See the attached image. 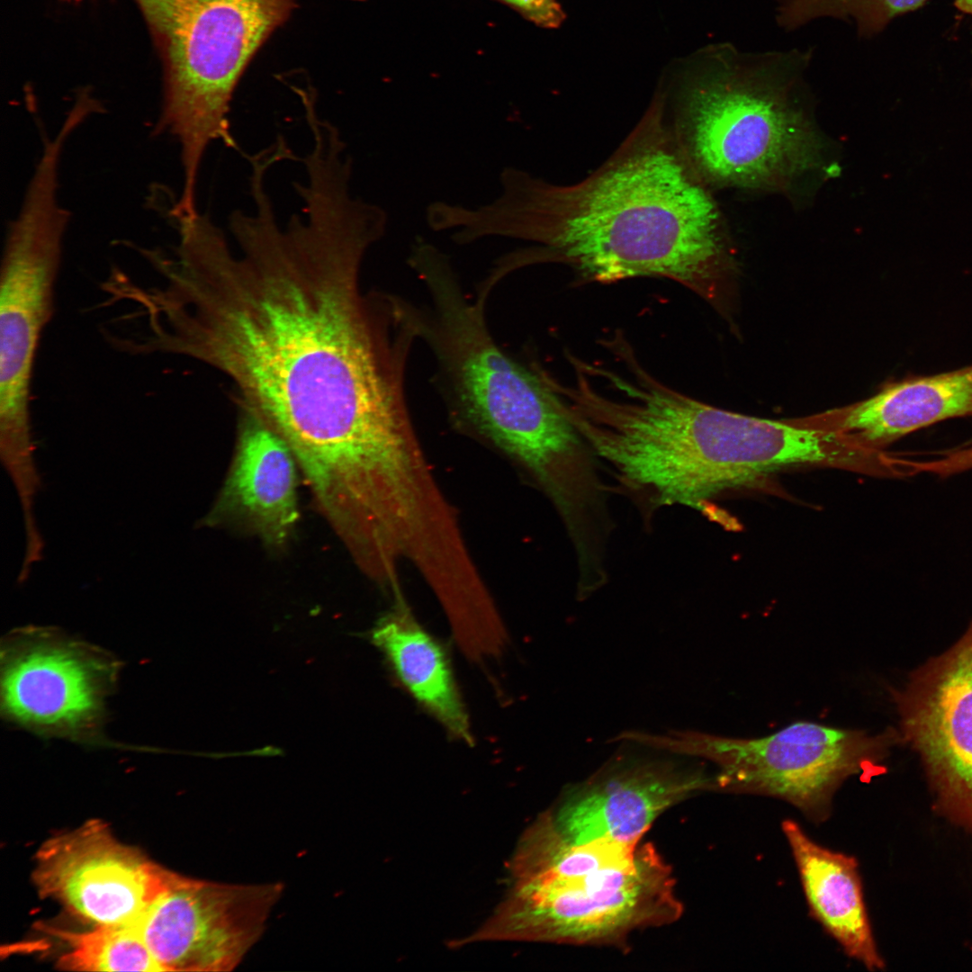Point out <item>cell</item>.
Wrapping results in <instances>:
<instances>
[{
    "label": "cell",
    "instance_id": "1",
    "mask_svg": "<svg viewBox=\"0 0 972 972\" xmlns=\"http://www.w3.org/2000/svg\"><path fill=\"white\" fill-rule=\"evenodd\" d=\"M254 208L229 218L238 253L216 225L180 245L148 305V350L229 377L243 410L287 444L317 506L366 504L419 454L405 395L417 307L361 288L385 233L363 203L313 194L284 228L270 197Z\"/></svg>",
    "mask_w": 972,
    "mask_h": 972
},
{
    "label": "cell",
    "instance_id": "12",
    "mask_svg": "<svg viewBox=\"0 0 972 972\" xmlns=\"http://www.w3.org/2000/svg\"><path fill=\"white\" fill-rule=\"evenodd\" d=\"M283 885H230L176 874L137 921L164 971H230L259 939Z\"/></svg>",
    "mask_w": 972,
    "mask_h": 972
},
{
    "label": "cell",
    "instance_id": "4",
    "mask_svg": "<svg viewBox=\"0 0 972 972\" xmlns=\"http://www.w3.org/2000/svg\"><path fill=\"white\" fill-rule=\"evenodd\" d=\"M509 870L513 882L505 900L457 944L620 943L637 929L676 921L682 912L670 868L650 843H575L542 820L521 838Z\"/></svg>",
    "mask_w": 972,
    "mask_h": 972
},
{
    "label": "cell",
    "instance_id": "13",
    "mask_svg": "<svg viewBox=\"0 0 972 972\" xmlns=\"http://www.w3.org/2000/svg\"><path fill=\"white\" fill-rule=\"evenodd\" d=\"M176 874L92 820L46 841L32 878L42 897L94 926L136 922Z\"/></svg>",
    "mask_w": 972,
    "mask_h": 972
},
{
    "label": "cell",
    "instance_id": "6",
    "mask_svg": "<svg viewBox=\"0 0 972 972\" xmlns=\"http://www.w3.org/2000/svg\"><path fill=\"white\" fill-rule=\"evenodd\" d=\"M163 68L154 131L179 144L182 193L197 194L204 154L214 141L238 150L229 113L249 63L296 8L295 0H133Z\"/></svg>",
    "mask_w": 972,
    "mask_h": 972
},
{
    "label": "cell",
    "instance_id": "24",
    "mask_svg": "<svg viewBox=\"0 0 972 972\" xmlns=\"http://www.w3.org/2000/svg\"><path fill=\"white\" fill-rule=\"evenodd\" d=\"M63 1H65V2H70V3H74V2H79L80 0H63Z\"/></svg>",
    "mask_w": 972,
    "mask_h": 972
},
{
    "label": "cell",
    "instance_id": "3",
    "mask_svg": "<svg viewBox=\"0 0 972 972\" xmlns=\"http://www.w3.org/2000/svg\"><path fill=\"white\" fill-rule=\"evenodd\" d=\"M410 266L430 300L419 309L420 339L436 359L453 416L519 461L553 502L586 496L598 479V459L554 405L539 369L525 368L499 347L484 302L468 300L445 253L425 249Z\"/></svg>",
    "mask_w": 972,
    "mask_h": 972
},
{
    "label": "cell",
    "instance_id": "14",
    "mask_svg": "<svg viewBox=\"0 0 972 972\" xmlns=\"http://www.w3.org/2000/svg\"><path fill=\"white\" fill-rule=\"evenodd\" d=\"M902 734L922 759L934 811L972 833V626L896 697Z\"/></svg>",
    "mask_w": 972,
    "mask_h": 972
},
{
    "label": "cell",
    "instance_id": "16",
    "mask_svg": "<svg viewBox=\"0 0 972 972\" xmlns=\"http://www.w3.org/2000/svg\"><path fill=\"white\" fill-rule=\"evenodd\" d=\"M972 416V364L892 382L822 418V427L863 448H880L947 418Z\"/></svg>",
    "mask_w": 972,
    "mask_h": 972
},
{
    "label": "cell",
    "instance_id": "9",
    "mask_svg": "<svg viewBox=\"0 0 972 972\" xmlns=\"http://www.w3.org/2000/svg\"><path fill=\"white\" fill-rule=\"evenodd\" d=\"M69 212L55 197L22 200L0 271V434L32 431L31 393L41 335L54 312Z\"/></svg>",
    "mask_w": 972,
    "mask_h": 972
},
{
    "label": "cell",
    "instance_id": "21",
    "mask_svg": "<svg viewBox=\"0 0 972 972\" xmlns=\"http://www.w3.org/2000/svg\"><path fill=\"white\" fill-rule=\"evenodd\" d=\"M907 471L911 473L927 472L946 476L972 469V444L949 453L933 460L904 461Z\"/></svg>",
    "mask_w": 972,
    "mask_h": 972
},
{
    "label": "cell",
    "instance_id": "18",
    "mask_svg": "<svg viewBox=\"0 0 972 972\" xmlns=\"http://www.w3.org/2000/svg\"><path fill=\"white\" fill-rule=\"evenodd\" d=\"M373 641L398 680L454 738L472 742L469 717L441 644L399 604L383 616Z\"/></svg>",
    "mask_w": 972,
    "mask_h": 972
},
{
    "label": "cell",
    "instance_id": "7",
    "mask_svg": "<svg viewBox=\"0 0 972 972\" xmlns=\"http://www.w3.org/2000/svg\"><path fill=\"white\" fill-rule=\"evenodd\" d=\"M801 445L785 421L718 409L663 385L647 399L633 451L635 478L658 508L680 505L721 522L731 490L796 466Z\"/></svg>",
    "mask_w": 972,
    "mask_h": 972
},
{
    "label": "cell",
    "instance_id": "5",
    "mask_svg": "<svg viewBox=\"0 0 972 972\" xmlns=\"http://www.w3.org/2000/svg\"><path fill=\"white\" fill-rule=\"evenodd\" d=\"M812 50L748 52L730 43L700 50L684 95V148L703 178L778 189L813 167L819 145L796 105Z\"/></svg>",
    "mask_w": 972,
    "mask_h": 972
},
{
    "label": "cell",
    "instance_id": "2",
    "mask_svg": "<svg viewBox=\"0 0 972 972\" xmlns=\"http://www.w3.org/2000/svg\"><path fill=\"white\" fill-rule=\"evenodd\" d=\"M684 146L668 129L664 100L645 114L603 165L558 185L506 168L500 195L478 211L483 236L538 247L505 258L553 261L585 281L660 276L716 302L729 269L717 207Z\"/></svg>",
    "mask_w": 972,
    "mask_h": 972
},
{
    "label": "cell",
    "instance_id": "23",
    "mask_svg": "<svg viewBox=\"0 0 972 972\" xmlns=\"http://www.w3.org/2000/svg\"><path fill=\"white\" fill-rule=\"evenodd\" d=\"M957 9L972 16V0H954Z\"/></svg>",
    "mask_w": 972,
    "mask_h": 972
},
{
    "label": "cell",
    "instance_id": "25",
    "mask_svg": "<svg viewBox=\"0 0 972 972\" xmlns=\"http://www.w3.org/2000/svg\"><path fill=\"white\" fill-rule=\"evenodd\" d=\"M173 211H174V212H175V213H176V212H175V210H174V205H173ZM197 212H196V213H197ZM176 214H178V213H176ZM194 214H195V213H194ZM178 215H183V214H178ZM193 215H194V214H193ZM186 216H190V215H186Z\"/></svg>",
    "mask_w": 972,
    "mask_h": 972
},
{
    "label": "cell",
    "instance_id": "19",
    "mask_svg": "<svg viewBox=\"0 0 972 972\" xmlns=\"http://www.w3.org/2000/svg\"><path fill=\"white\" fill-rule=\"evenodd\" d=\"M68 950L58 959L67 971H164L145 943L136 922L94 925L75 932L56 930Z\"/></svg>",
    "mask_w": 972,
    "mask_h": 972
},
{
    "label": "cell",
    "instance_id": "15",
    "mask_svg": "<svg viewBox=\"0 0 972 972\" xmlns=\"http://www.w3.org/2000/svg\"><path fill=\"white\" fill-rule=\"evenodd\" d=\"M234 458L213 508L202 520L215 526L232 518L268 547L281 548L298 523V472L287 444L262 420L243 410Z\"/></svg>",
    "mask_w": 972,
    "mask_h": 972
},
{
    "label": "cell",
    "instance_id": "17",
    "mask_svg": "<svg viewBox=\"0 0 972 972\" xmlns=\"http://www.w3.org/2000/svg\"><path fill=\"white\" fill-rule=\"evenodd\" d=\"M782 830L814 916L850 958L868 970L883 969L856 860L820 846L794 821L785 820Z\"/></svg>",
    "mask_w": 972,
    "mask_h": 972
},
{
    "label": "cell",
    "instance_id": "11",
    "mask_svg": "<svg viewBox=\"0 0 972 972\" xmlns=\"http://www.w3.org/2000/svg\"><path fill=\"white\" fill-rule=\"evenodd\" d=\"M590 777L570 786L552 815L557 830L575 843L609 840L637 844L669 807L700 791L716 790L690 756L626 737Z\"/></svg>",
    "mask_w": 972,
    "mask_h": 972
},
{
    "label": "cell",
    "instance_id": "22",
    "mask_svg": "<svg viewBox=\"0 0 972 972\" xmlns=\"http://www.w3.org/2000/svg\"><path fill=\"white\" fill-rule=\"evenodd\" d=\"M518 12L537 26L554 29L559 27L565 14L557 0H497Z\"/></svg>",
    "mask_w": 972,
    "mask_h": 972
},
{
    "label": "cell",
    "instance_id": "20",
    "mask_svg": "<svg viewBox=\"0 0 972 972\" xmlns=\"http://www.w3.org/2000/svg\"><path fill=\"white\" fill-rule=\"evenodd\" d=\"M776 20L785 30H795L819 18L853 22L858 35L870 38L896 17L916 10L928 0H773Z\"/></svg>",
    "mask_w": 972,
    "mask_h": 972
},
{
    "label": "cell",
    "instance_id": "8",
    "mask_svg": "<svg viewBox=\"0 0 972 972\" xmlns=\"http://www.w3.org/2000/svg\"><path fill=\"white\" fill-rule=\"evenodd\" d=\"M649 740L667 751L715 763L717 791L778 797L822 822L840 786L876 769L899 736L889 730L869 734L800 721L759 738L675 730L650 734Z\"/></svg>",
    "mask_w": 972,
    "mask_h": 972
},
{
    "label": "cell",
    "instance_id": "26",
    "mask_svg": "<svg viewBox=\"0 0 972 972\" xmlns=\"http://www.w3.org/2000/svg\"><path fill=\"white\" fill-rule=\"evenodd\" d=\"M353 1H364V0H353Z\"/></svg>",
    "mask_w": 972,
    "mask_h": 972
},
{
    "label": "cell",
    "instance_id": "10",
    "mask_svg": "<svg viewBox=\"0 0 972 972\" xmlns=\"http://www.w3.org/2000/svg\"><path fill=\"white\" fill-rule=\"evenodd\" d=\"M1 657L8 719L43 734L94 735L117 673L110 656L50 627L29 626L7 636Z\"/></svg>",
    "mask_w": 972,
    "mask_h": 972
}]
</instances>
